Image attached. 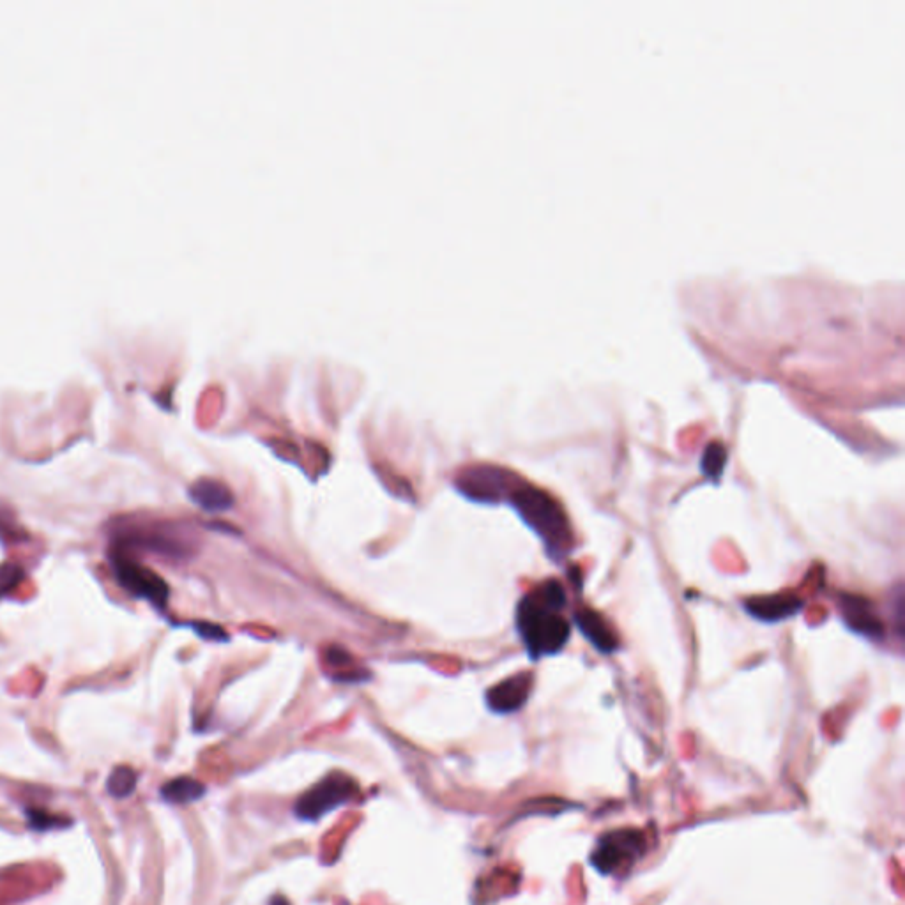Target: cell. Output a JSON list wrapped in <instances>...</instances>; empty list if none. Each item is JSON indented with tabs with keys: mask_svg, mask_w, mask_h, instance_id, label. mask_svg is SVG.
<instances>
[{
	"mask_svg": "<svg viewBox=\"0 0 905 905\" xmlns=\"http://www.w3.org/2000/svg\"><path fill=\"white\" fill-rule=\"evenodd\" d=\"M566 593L561 582L547 580L518 603L517 628L533 660L557 655L570 639V624L563 617Z\"/></svg>",
	"mask_w": 905,
	"mask_h": 905,
	"instance_id": "cell-1",
	"label": "cell"
},
{
	"mask_svg": "<svg viewBox=\"0 0 905 905\" xmlns=\"http://www.w3.org/2000/svg\"><path fill=\"white\" fill-rule=\"evenodd\" d=\"M510 501L552 554L570 550L573 543L570 522L556 499L540 488L520 487L511 494Z\"/></svg>",
	"mask_w": 905,
	"mask_h": 905,
	"instance_id": "cell-2",
	"label": "cell"
},
{
	"mask_svg": "<svg viewBox=\"0 0 905 905\" xmlns=\"http://www.w3.org/2000/svg\"><path fill=\"white\" fill-rule=\"evenodd\" d=\"M649 852L646 833L635 828H617L603 833L589 856L591 867L601 875L623 879Z\"/></svg>",
	"mask_w": 905,
	"mask_h": 905,
	"instance_id": "cell-3",
	"label": "cell"
},
{
	"mask_svg": "<svg viewBox=\"0 0 905 905\" xmlns=\"http://www.w3.org/2000/svg\"><path fill=\"white\" fill-rule=\"evenodd\" d=\"M358 794V782L345 773L335 771L324 776L319 784L313 785L297 799L294 812L301 821H319L324 815L350 803Z\"/></svg>",
	"mask_w": 905,
	"mask_h": 905,
	"instance_id": "cell-4",
	"label": "cell"
},
{
	"mask_svg": "<svg viewBox=\"0 0 905 905\" xmlns=\"http://www.w3.org/2000/svg\"><path fill=\"white\" fill-rule=\"evenodd\" d=\"M110 564L114 570L115 580L126 593H130L138 600L149 601L158 609H163L167 605L170 591L167 582L158 573L138 563L128 552L115 548H110Z\"/></svg>",
	"mask_w": 905,
	"mask_h": 905,
	"instance_id": "cell-5",
	"label": "cell"
},
{
	"mask_svg": "<svg viewBox=\"0 0 905 905\" xmlns=\"http://www.w3.org/2000/svg\"><path fill=\"white\" fill-rule=\"evenodd\" d=\"M513 476L492 465H476L465 469L458 474L457 487L462 494L469 499L478 502L501 501L502 495L511 494L517 490V485L511 483Z\"/></svg>",
	"mask_w": 905,
	"mask_h": 905,
	"instance_id": "cell-6",
	"label": "cell"
},
{
	"mask_svg": "<svg viewBox=\"0 0 905 905\" xmlns=\"http://www.w3.org/2000/svg\"><path fill=\"white\" fill-rule=\"evenodd\" d=\"M534 676L531 672H518L501 681L487 692L488 708L497 715H511L524 708L533 692Z\"/></svg>",
	"mask_w": 905,
	"mask_h": 905,
	"instance_id": "cell-7",
	"label": "cell"
},
{
	"mask_svg": "<svg viewBox=\"0 0 905 905\" xmlns=\"http://www.w3.org/2000/svg\"><path fill=\"white\" fill-rule=\"evenodd\" d=\"M840 612L845 624L852 632L860 633L868 639H879L884 635V624L874 605L858 594H842L840 596Z\"/></svg>",
	"mask_w": 905,
	"mask_h": 905,
	"instance_id": "cell-8",
	"label": "cell"
},
{
	"mask_svg": "<svg viewBox=\"0 0 905 905\" xmlns=\"http://www.w3.org/2000/svg\"><path fill=\"white\" fill-rule=\"evenodd\" d=\"M745 607L748 614L759 621L778 623L798 614L803 607V601L794 594H771L746 600Z\"/></svg>",
	"mask_w": 905,
	"mask_h": 905,
	"instance_id": "cell-9",
	"label": "cell"
},
{
	"mask_svg": "<svg viewBox=\"0 0 905 905\" xmlns=\"http://www.w3.org/2000/svg\"><path fill=\"white\" fill-rule=\"evenodd\" d=\"M575 623L580 628V632L584 633V637L601 653L609 655L619 649L616 632L596 610H578L575 614Z\"/></svg>",
	"mask_w": 905,
	"mask_h": 905,
	"instance_id": "cell-10",
	"label": "cell"
},
{
	"mask_svg": "<svg viewBox=\"0 0 905 905\" xmlns=\"http://www.w3.org/2000/svg\"><path fill=\"white\" fill-rule=\"evenodd\" d=\"M190 497L198 508L209 511V513L230 510L234 504V495L230 492L229 487L213 478H202V480L195 481L190 487Z\"/></svg>",
	"mask_w": 905,
	"mask_h": 905,
	"instance_id": "cell-11",
	"label": "cell"
},
{
	"mask_svg": "<svg viewBox=\"0 0 905 905\" xmlns=\"http://www.w3.org/2000/svg\"><path fill=\"white\" fill-rule=\"evenodd\" d=\"M206 796V785L191 776H179L161 787V798L170 805H190Z\"/></svg>",
	"mask_w": 905,
	"mask_h": 905,
	"instance_id": "cell-12",
	"label": "cell"
},
{
	"mask_svg": "<svg viewBox=\"0 0 905 905\" xmlns=\"http://www.w3.org/2000/svg\"><path fill=\"white\" fill-rule=\"evenodd\" d=\"M138 775L130 766H117L107 780V791L112 798L124 799L137 789Z\"/></svg>",
	"mask_w": 905,
	"mask_h": 905,
	"instance_id": "cell-13",
	"label": "cell"
},
{
	"mask_svg": "<svg viewBox=\"0 0 905 905\" xmlns=\"http://www.w3.org/2000/svg\"><path fill=\"white\" fill-rule=\"evenodd\" d=\"M727 464V449L720 442H711L706 446L700 460V469L702 474L709 480L716 481L722 476L723 469Z\"/></svg>",
	"mask_w": 905,
	"mask_h": 905,
	"instance_id": "cell-14",
	"label": "cell"
},
{
	"mask_svg": "<svg viewBox=\"0 0 905 905\" xmlns=\"http://www.w3.org/2000/svg\"><path fill=\"white\" fill-rule=\"evenodd\" d=\"M27 819H29V826L34 831L68 828L69 824H71V819H68V817L48 814L46 810H41V808H27Z\"/></svg>",
	"mask_w": 905,
	"mask_h": 905,
	"instance_id": "cell-15",
	"label": "cell"
},
{
	"mask_svg": "<svg viewBox=\"0 0 905 905\" xmlns=\"http://www.w3.org/2000/svg\"><path fill=\"white\" fill-rule=\"evenodd\" d=\"M23 577H25V571L22 566L13 563L2 564L0 566V598L15 591L16 587L20 586Z\"/></svg>",
	"mask_w": 905,
	"mask_h": 905,
	"instance_id": "cell-16",
	"label": "cell"
},
{
	"mask_svg": "<svg viewBox=\"0 0 905 905\" xmlns=\"http://www.w3.org/2000/svg\"><path fill=\"white\" fill-rule=\"evenodd\" d=\"M20 529L16 527V520L13 513L0 504V540H16Z\"/></svg>",
	"mask_w": 905,
	"mask_h": 905,
	"instance_id": "cell-17",
	"label": "cell"
},
{
	"mask_svg": "<svg viewBox=\"0 0 905 905\" xmlns=\"http://www.w3.org/2000/svg\"><path fill=\"white\" fill-rule=\"evenodd\" d=\"M193 626H195V632H197L198 635H202V637H204V639H211V640L227 639V635H225V633H223V628H220V626H213V624H207V623L206 624H204V623L193 624Z\"/></svg>",
	"mask_w": 905,
	"mask_h": 905,
	"instance_id": "cell-18",
	"label": "cell"
},
{
	"mask_svg": "<svg viewBox=\"0 0 905 905\" xmlns=\"http://www.w3.org/2000/svg\"><path fill=\"white\" fill-rule=\"evenodd\" d=\"M269 905H290L289 900L287 898L282 897V895H276V897L271 898V904Z\"/></svg>",
	"mask_w": 905,
	"mask_h": 905,
	"instance_id": "cell-19",
	"label": "cell"
}]
</instances>
